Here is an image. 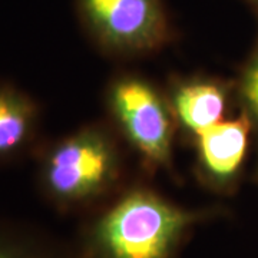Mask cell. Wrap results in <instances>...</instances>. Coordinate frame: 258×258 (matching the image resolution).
Returning a JSON list of instances; mask_svg holds the SVG:
<instances>
[{
	"label": "cell",
	"instance_id": "ba28073f",
	"mask_svg": "<svg viewBox=\"0 0 258 258\" xmlns=\"http://www.w3.org/2000/svg\"><path fill=\"white\" fill-rule=\"evenodd\" d=\"M0 258H64L50 242L30 231L0 222Z\"/></svg>",
	"mask_w": 258,
	"mask_h": 258
},
{
	"label": "cell",
	"instance_id": "7a4b0ae2",
	"mask_svg": "<svg viewBox=\"0 0 258 258\" xmlns=\"http://www.w3.org/2000/svg\"><path fill=\"white\" fill-rule=\"evenodd\" d=\"M122 159L112 135L85 126L45 149L39 186L57 210H74L108 194L119 181Z\"/></svg>",
	"mask_w": 258,
	"mask_h": 258
},
{
	"label": "cell",
	"instance_id": "5b68a950",
	"mask_svg": "<svg viewBox=\"0 0 258 258\" xmlns=\"http://www.w3.org/2000/svg\"><path fill=\"white\" fill-rule=\"evenodd\" d=\"M252 122L242 111L240 116L212 125L195 137L197 171L205 184L227 191L240 176L248 152Z\"/></svg>",
	"mask_w": 258,
	"mask_h": 258
},
{
	"label": "cell",
	"instance_id": "30bf717a",
	"mask_svg": "<svg viewBox=\"0 0 258 258\" xmlns=\"http://www.w3.org/2000/svg\"><path fill=\"white\" fill-rule=\"evenodd\" d=\"M247 6H248L249 9L252 10V12H255L258 15V0H242Z\"/></svg>",
	"mask_w": 258,
	"mask_h": 258
},
{
	"label": "cell",
	"instance_id": "6da1fadb",
	"mask_svg": "<svg viewBox=\"0 0 258 258\" xmlns=\"http://www.w3.org/2000/svg\"><path fill=\"white\" fill-rule=\"evenodd\" d=\"M210 212L184 210L151 189L134 188L88 228L83 254L86 258H171L189 228Z\"/></svg>",
	"mask_w": 258,
	"mask_h": 258
},
{
	"label": "cell",
	"instance_id": "277c9868",
	"mask_svg": "<svg viewBox=\"0 0 258 258\" xmlns=\"http://www.w3.org/2000/svg\"><path fill=\"white\" fill-rule=\"evenodd\" d=\"M106 98L116 126L145 165H171L176 120L162 93L141 76L120 75L109 85Z\"/></svg>",
	"mask_w": 258,
	"mask_h": 258
},
{
	"label": "cell",
	"instance_id": "3957f363",
	"mask_svg": "<svg viewBox=\"0 0 258 258\" xmlns=\"http://www.w3.org/2000/svg\"><path fill=\"white\" fill-rule=\"evenodd\" d=\"M85 30L106 52L145 55L174 39L164 0H75Z\"/></svg>",
	"mask_w": 258,
	"mask_h": 258
},
{
	"label": "cell",
	"instance_id": "8992f818",
	"mask_svg": "<svg viewBox=\"0 0 258 258\" xmlns=\"http://www.w3.org/2000/svg\"><path fill=\"white\" fill-rule=\"evenodd\" d=\"M230 86L221 81L192 78L172 86L168 101L176 126L195 138L224 119L230 99Z\"/></svg>",
	"mask_w": 258,
	"mask_h": 258
},
{
	"label": "cell",
	"instance_id": "9c48e42d",
	"mask_svg": "<svg viewBox=\"0 0 258 258\" xmlns=\"http://www.w3.org/2000/svg\"><path fill=\"white\" fill-rule=\"evenodd\" d=\"M237 95L240 98L242 111L258 129V40L252 53L245 62L240 81L237 83Z\"/></svg>",
	"mask_w": 258,
	"mask_h": 258
},
{
	"label": "cell",
	"instance_id": "52a82bcc",
	"mask_svg": "<svg viewBox=\"0 0 258 258\" xmlns=\"http://www.w3.org/2000/svg\"><path fill=\"white\" fill-rule=\"evenodd\" d=\"M39 106L28 93L0 85V162L22 154L35 138Z\"/></svg>",
	"mask_w": 258,
	"mask_h": 258
}]
</instances>
